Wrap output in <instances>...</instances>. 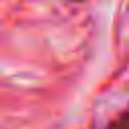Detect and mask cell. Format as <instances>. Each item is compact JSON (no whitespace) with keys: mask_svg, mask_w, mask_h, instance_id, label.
I'll list each match as a JSON object with an SVG mask.
<instances>
[{"mask_svg":"<svg viewBox=\"0 0 129 129\" xmlns=\"http://www.w3.org/2000/svg\"><path fill=\"white\" fill-rule=\"evenodd\" d=\"M107 129H129V127H127V113H121L119 119H115L113 123H109Z\"/></svg>","mask_w":129,"mask_h":129,"instance_id":"cell-1","label":"cell"}]
</instances>
